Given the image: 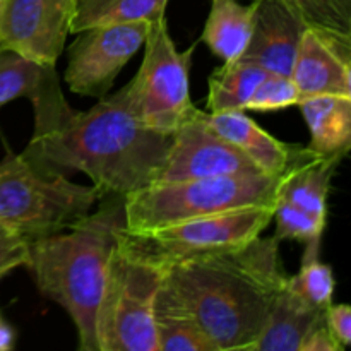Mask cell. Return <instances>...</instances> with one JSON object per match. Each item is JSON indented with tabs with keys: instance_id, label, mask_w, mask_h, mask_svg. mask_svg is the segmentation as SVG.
<instances>
[{
	"instance_id": "18",
	"label": "cell",
	"mask_w": 351,
	"mask_h": 351,
	"mask_svg": "<svg viewBox=\"0 0 351 351\" xmlns=\"http://www.w3.org/2000/svg\"><path fill=\"white\" fill-rule=\"evenodd\" d=\"M254 3L242 5L237 0H211L201 40L221 60L242 57L252 33Z\"/></svg>"
},
{
	"instance_id": "5",
	"label": "cell",
	"mask_w": 351,
	"mask_h": 351,
	"mask_svg": "<svg viewBox=\"0 0 351 351\" xmlns=\"http://www.w3.org/2000/svg\"><path fill=\"white\" fill-rule=\"evenodd\" d=\"M101 197L95 185L75 184L23 154L7 153L0 161V226L26 242L71 228Z\"/></svg>"
},
{
	"instance_id": "8",
	"label": "cell",
	"mask_w": 351,
	"mask_h": 351,
	"mask_svg": "<svg viewBox=\"0 0 351 351\" xmlns=\"http://www.w3.org/2000/svg\"><path fill=\"white\" fill-rule=\"evenodd\" d=\"M163 273L115 249L96 311L99 351H156L154 305Z\"/></svg>"
},
{
	"instance_id": "4",
	"label": "cell",
	"mask_w": 351,
	"mask_h": 351,
	"mask_svg": "<svg viewBox=\"0 0 351 351\" xmlns=\"http://www.w3.org/2000/svg\"><path fill=\"white\" fill-rule=\"evenodd\" d=\"M281 175L245 173L153 184L123 197L125 230L146 232L252 208H274Z\"/></svg>"
},
{
	"instance_id": "30",
	"label": "cell",
	"mask_w": 351,
	"mask_h": 351,
	"mask_svg": "<svg viewBox=\"0 0 351 351\" xmlns=\"http://www.w3.org/2000/svg\"><path fill=\"white\" fill-rule=\"evenodd\" d=\"M16 345V332L0 317V351H10Z\"/></svg>"
},
{
	"instance_id": "9",
	"label": "cell",
	"mask_w": 351,
	"mask_h": 351,
	"mask_svg": "<svg viewBox=\"0 0 351 351\" xmlns=\"http://www.w3.org/2000/svg\"><path fill=\"white\" fill-rule=\"evenodd\" d=\"M151 24L146 21L98 26L75 34L69 47L64 81L72 93L103 98L130 58L143 48Z\"/></svg>"
},
{
	"instance_id": "27",
	"label": "cell",
	"mask_w": 351,
	"mask_h": 351,
	"mask_svg": "<svg viewBox=\"0 0 351 351\" xmlns=\"http://www.w3.org/2000/svg\"><path fill=\"white\" fill-rule=\"evenodd\" d=\"M324 321L329 332L346 350L351 345V308L346 304H331L326 307Z\"/></svg>"
},
{
	"instance_id": "7",
	"label": "cell",
	"mask_w": 351,
	"mask_h": 351,
	"mask_svg": "<svg viewBox=\"0 0 351 351\" xmlns=\"http://www.w3.org/2000/svg\"><path fill=\"white\" fill-rule=\"evenodd\" d=\"M143 47V64L136 77L123 86L127 106L143 125L173 136L197 112L191 98L194 47L178 51L165 17L151 24Z\"/></svg>"
},
{
	"instance_id": "13",
	"label": "cell",
	"mask_w": 351,
	"mask_h": 351,
	"mask_svg": "<svg viewBox=\"0 0 351 351\" xmlns=\"http://www.w3.org/2000/svg\"><path fill=\"white\" fill-rule=\"evenodd\" d=\"M351 45L305 29L290 77L302 98L314 95L351 96Z\"/></svg>"
},
{
	"instance_id": "6",
	"label": "cell",
	"mask_w": 351,
	"mask_h": 351,
	"mask_svg": "<svg viewBox=\"0 0 351 351\" xmlns=\"http://www.w3.org/2000/svg\"><path fill=\"white\" fill-rule=\"evenodd\" d=\"M273 211L274 208L242 209L146 232H130L123 226L117 235V250L165 273L191 257L252 242L273 221Z\"/></svg>"
},
{
	"instance_id": "28",
	"label": "cell",
	"mask_w": 351,
	"mask_h": 351,
	"mask_svg": "<svg viewBox=\"0 0 351 351\" xmlns=\"http://www.w3.org/2000/svg\"><path fill=\"white\" fill-rule=\"evenodd\" d=\"M27 242L19 237L3 233L0 237V278L9 274L16 267L26 264Z\"/></svg>"
},
{
	"instance_id": "15",
	"label": "cell",
	"mask_w": 351,
	"mask_h": 351,
	"mask_svg": "<svg viewBox=\"0 0 351 351\" xmlns=\"http://www.w3.org/2000/svg\"><path fill=\"white\" fill-rule=\"evenodd\" d=\"M204 119L215 132L242 151L263 173L281 175L293 158L297 144L281 143L249 119L245 110L204 112Z\"/></svg>"
},
{
	"instance_id": "2",
	"label": "cell",
	"mask_w": 351,
	"mask_h": 351,
	"mask_svg": "<svg viewBox=\"0 0 351 351\" xmlns=\"http://www.w3.org/2000/svg\"><path fill=\"white\" fill-rule=\"evenodd\" d=\"M287 280L273 235L182 261L165 271L161 290L195 319L218 351H252Z\"/></svg>"
},
{
	"instance_id": "16",
	"label": "cell",
	"mask_w": 351,
	"mask_h": 351,
	"mask_svg": "<svg viewBox=\"0 0 351 351\" xmlns=\"http://www.w3.org/2000/svg\"><path fill=\"white\" fill-rule=\"evenodd\" d=\"M324 312L326 308L312 305L285 283L271 305L252 351H300L304 338L324 319Z\"/></svg>"
},
{
	"instance_id": "21",
	"label": "cell",
	"mask_w": 351,
	"mask_h": 351,
	"mask_svg": "<svg viewBox=\"0 0 351 351\" xmlns=\"http://www.w3.org/2000/svg\"><path fill=\"white\" fill-rule=\"evenodd\" d=\"M267 74L266 69L242 58L225 62L209 75L208 112L245 110L250 96Z\"/></svg>"
},
{
	"instance_id": "29",
	"label": "cell",
	"mask_w": 351,
	"mask_h": 351,
	"mask_svg": "<svg viewBox=\"0 0 351 351\" xmlns=\"http://www.w3.org/2000/svg\"><path fill=\"white\" fill-rule=\"evenodd\" d=\"M300 351H345L341 348L338 341L335 339V336L329 332L326 321L322 319L321 322L314 326L311 331L307 332V336L304 338L300 345Z\"/></svg>"
},
{
	"instance_id": "14",
	"label": "cell",
	"mask_w": 351,
	"mask_h": 351,
	"mask_svg": "<svg viewBox=\"0 0 351 351\" xmlns=\"http://www.w3.org/2000/svg\"><path fill=\"white\" fill-rule=\"evenodd\" d=\"M341 160L343 156H322L297 144L290 165L281 173L278 199L328 219L329 191Z\"/></svg>"
},
{
	"instance_id": "32",
	"label": "cell",
	"mask_w": 351,
	"mask_h": 351,
	"mask_svg": "<svg viewBox=\"0 0 351 351\" xmlns=\"http://www.w3.org/2000/svg\"><path fill=\"white\" fill-rule=\"evenodd\" d=\"M0 7H2V0H0Z\"/></svg>"
},
{
	"instance_id": "3",
	"label": "cell",
	"mask_w": 351,
	"mask_h": 351,
	"mask_svg": "<svg viewBox=\"0 0 351 351\" xmlns=\"http://www.w3.org/2000/svg\"><path fill=\"white\" fill-rule=\"evenodd\" d=\"M101 199L95 213L71 228L27 242L24 264L40 293L72 319L81 351H99L96 311L117 249V235L125 226L122 195L106 194Z\"/></svg>"
},
{
	"instance_id": "24",
	"label": "cell",
	"mask_w": 351,
	"mask_h": 351,
	"mask_svg": "<svg viewBox=\"0 0 351 351\" xmlns=\"http://www.w3.org/2000/svg\"><path fill=\"white\" fill-rule=\"evenodd\" d=\"M321 240H312L305 243V252L302 257L300 271L297 276H288V287L315 307L326 308L332 304L335 295V274L329 264L321 261Z\"/></svg>"
},
{
	"instance_id": "23",
	"label": "cell",
	"mask_w": 351,
	"mask_h": 351,
	"mask_svg": "<svg viewBox=\"0 0 351 351\" xmlns=\"http://www.w3.org/2000/svg\"><path fill=\"white\" fill-rule=\"evenodd\" d=\"M308 29L338 43L351 45V0H281Z\"/></svg>"
},
{
	"instance_id": "22",
	"label": "cell",
	"mask_w": 351,
	"mask_h": 351,
	"mask_svg": "<svg viewBox=\"0 0 351 351\" xmlns=\"http://www.w3.org/2000/svg\"><path fill=\"white\" fill-rule=\"evenodd\" d=\"M55 77V65H41L0 47V110L17 98L34 101Z\"/></svg>"
},
{
	"instance_id": "19",
	"label": "cell",
	"mask_w": 351,
	"mask_h": 351,
	"mask_svg": "<svg viewBox=\"0 0 351 351\" xmlns=\"http://www.w3.org/2000/svg\"><path fill=\"white\" fill-rule=\"evenodd\" d=\"M168 0H72L71 34L98 26L156 23L163 19Z\"/></svg>"
},
{
	"instance_id": "17",
	"label": "cell",
	"mask_w": 351,
	"mask_h": 351,
	"mask_svg": "<svg viewBox=\"0 0 351 351\" xmlns=\"http://www.w3.org/2000/svg\"><path fill=\"white\" fill-rule=\"evenodd\" d=\"M297 106L311 132L308 149L322 156L345 158L351 146V96H304Z\"/></svg>"
},
{
	"instance_id": "10",
	"label": "cell",
	"mask_w": 351,
	"mask_h": 351,
	"mask_svg": "<svg viewBox=\"0 0 351 351\" xmlns=\"http://www.w3.org/2000/svg\"><path fill=\"white\" fill-rule=\"evenodd\" d=\"M263 173L256 165L211 129L199 110L171 136L170 149L154 184L199 180L226 175Z\"/></svg>"
},
{
	"instance_id": "1",
	"label": "cell",
	"mask_w": 351,
	"mask_h": 351,
	"mask_svg": "<svg viewBox=\"0 0 351 351\" xmlns=\"http://www.w3.org/2000/svg\"><path fill=\"white\" fill-rule=\"evenodd\" d=\"M33 103L34 132L23 156L51 171L74 170L91 178L103 195H125L153 185L171 136L143 125L127 106L125 88L77 112L55 79Z\"/></svg>"
},
{
	"instance_id": "20",
	"label": "cell",
	"mask_w": 351,
	"mask_h": 351,
	"mask_svg": "<svg viewBox=\"0 0 351 351\" xmlns=\"http://www.w3.org/2000/svg\"><path fill=\"white\" fill-rule=\"evenodd\" d=\"M156 351H218L195 319L160 288L154 305Z\"/></svg>"
},
{
	"instance_id": "11",
	"label": "cell",
	"mask_w": 351,
	"mask_h": 351,
	"mask_svg": "<svg viewBox=\"0 0 351 351\" xmlns=\"http://www.w3.org/2000/svg\"><path fill=\"white\" fill-rule=\"evenodd\" d=\"M72 0H2L0 47L57 65L71 34Z\"/></svg>"
},
{
	"instance_id": "31",
	"label": "cell",
	"mask_w": 351,
	"mask_h": 351,
	"mask_svg": "<svg viewBox=\"0 0 351 351\" xmlns=\"http://www.w3.org/2000/svg\"><path fill=\"white\" fill-rule=\"evenodd\" d=\"M3 233H7V232H5V230H3V228H2V226H0V237H2V235H3Z\"/></svg>"
},
{
	"instance_id": "26",
	"label": "cell",
	"mask_w": 351,
	"mask_h": 351,
	"mask_svg": "<svg viewBox=\"0 0 351 351\" xmlns=\"http://www.w3.org/2000/svg\"><path fill=\"white\" fill-rule=\"evenodd\" d=\"M302 99L300 91L290 75L267 74L250 96L245 110L252 112H276L297 106Z\"/></svg>"
},
{
	"instance_id": "25",
	"label": "cell",
	"mask_w": 351,
	"mask_h": 351,
	"mask_svg": "<svg viewBox=\"0 0 351 351\" xmlns=\"http://www.w3.org/2000/svg\"><path fill=\"white\" fill-rule=\"evenodd\" d=\"M273 219L276 221V237L280 242L283 240H298L302 243L322 239L328 219L317 218L304 209L297 208L285 199H278L274 204Z\"/></svg>"
},
{
	"instance_id": "12",
	"label": "cell",
	"mask_w": 351,
	"mask_h": 351,
	"mask_svg": "<svg viewBox=\"0 0 351 351\" xmlns=\"http://www.w3.org/2000/svg\"><path fill=\"white\" fill-rule=\"evenodd\" d=\"M252 33L242 60L271 74L290 75L307 26L281 0H254Z\"/></svg>"
}]
</instances>
